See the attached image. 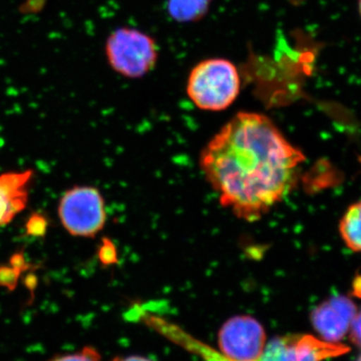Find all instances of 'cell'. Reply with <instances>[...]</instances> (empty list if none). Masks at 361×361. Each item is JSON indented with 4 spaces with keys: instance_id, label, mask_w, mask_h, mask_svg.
<instances>
[{
    "instance_id": "cell-14",
    "label": "cell",
    "mask_w": 361,
    "mask_h": 361,
    "mask_svg": "<svg viewBox=\"0 0 361 361\" xmlns=\"http://www.w3.org/2000/svg\"><path fill=\"white\" fill-rule=\"evenodd\" d=\"M357 361H361V355L360 356V358H358Z\"/></svg>"
},
{
    "instance_id": "cell-1",
    "label": "cell",
    "mask_w": 361,
    "mask_h": 361,
    "mask_svg": "<svg viewBox=\"0 0 361 361\" xmlns=\"http://www.w3.org/2000/svg\"><path fill=\"white\" fill-rule=\"evenodd\" d=\"M304 160L267 116L242 111L207 145L200 161L222 206L256 222L290 193Z\"/></svg>"
},
{
    "instance_id": "cell-10",
    "label": "cell",
    "mask_w": 361,
    "mask_h": 361,
    "mask_svg": "<svg viewBox=\"0 0 361 361\" xmlns=\"http://www.w3.org/2000/svg\"><path fill=\"white\" fill-rule=\"evenodd\" d=\"M49 361H101V358L94 348H85L80 353L58 356Z\"/></svg>"
},
{
    "instance_id": "cell-4",
    "label": "cell",
    "mask_w": 361,
    "mask_h": 361,
    "mask_svg": "<svg viewBox=\"0 0 361 361\" xmlns=\"http://www.w3.org/2000/svg\"><path fill=\"white\" fill-rule=\"evenodd\" d=\"M59 216L66 231L73 236H94L106 223L103 196L96 188H73L59 202Z\"/></svg>"
},
{
    "instance_id": "cell-11",
    "label": "cell",
    "mask_w": 361,
    "mask_h": 361,
    "mask_svg": "<svg viewBox=\"0 0 361 361\" xmlns=\"http://www.w3.org/2000/svg\"><path fill=\"white\" fill-rule=\"evenodd\" d=\"M350 339L355 345L361 348V311L356 313L350 325Z\"/></svg>"
},
{
    "instance_id": "cell-12",
    "label": "cell",
    "mask_w": 361,
    "mask_h": 361,
    "mask_svg": "<svg viewBox=\"0 0 361 361\" xmlns=\"http://www.w3.org/2000/svg\"><path fill=\"white\" fill-rule=\"evenodd\" d=\"M113 361H152L148 358L141 357V356H128V357L116 358Z\"/></svg>"
},
{
    "instance_id": "cell-5",
    "label": "cell",
    "mask_w": 361,
    "mask_h": 361,
    "mask_svg": "<svg viewBox=\"0 0 361 361\" xmlns=\"http://www.w3.org/2000/svg\"><path fill=\"white\" fill-rule=\"evenodd\" d=\"M350 348L307 334L279 336L266 344L255 361H323L345 355Z\"/></svg>"
},
{
    "instance_id": "cell-6",
    "label": "cell",
    "mask_w": 361,
    "mask_h": 361,
    "mask_svg": "<svg viewBox=\"0 0 361 361\" xmlns=\"http://www.w3.org/2000/svg\"><path fill=\"white\" fill-rule=\"evenodd\" d=\"M355 314L356 306L351 299L336 295L314 308L311 322L322 341L337 343L348 334Z\"/></svg>"
},
{
    "instance_id": "cell-9",
    "label": "cell",
    "mask_w": 361,
    "mask_h": 361,
    "mask_svg": "<svg viewBox=\"0 0 361 361\" xmlns=\"http://www.w3.org/2000/svg\"><path fill=\"white\" fill-rule=\"evenodd\" d=\"M339 231L349 249L361 252V201L349 207L341 221Z\"/></svg>"
},
{
    "instance_id": "cell-13",
    "label": "cell",
    "mask_w": 361,
    "mask_h": 361,
    "mask_svg": "<svg viewBox=\"0 0 361 361\" xmlns=\"http://www.w3.org/2000/svg\"><path fill=\"white\" fill-rule=\"evenodd\" d=\"M357 11L361 18V0H357Z\"/></svg>"
},
{
    "instance_id": "cell-7",
    "label": "cell",
    "mask_w": 361,
    "mask_h": 361,
    "mask_svg": "<svg viewBox=\"0 0 361 361\" xmlns=\"http://www.w3.org/2000/svg\"><path fill=\"white\" fill-rule=\"evenodd\" d=\"M32 176L30 171L0 175V227L25 210Z\"/></svg>"
},
{
    "instance_id": "cell-8",
    "label": "cell",
    "mask_w": 361,
    "mask_h": 361,
    "mask_svg": "<svg viewBox=\"0 0 361 361\" xmlns=\"http://www.w3.org/2000/svg\"><path fill=\"white\" fill-rule=\"evenodd\" d=\"M212 0H168V13L178 23L201 20L209 11Z\"/></svg>"
},
{
    "instance_id": "cell-2",
    "label": "cell",
    "mask_w": 361,
    "mask_h": 361,
    "mask_svg": "<svg viewBox=\"0 0 361 361\" xmlns=\"http://www.w3.org/2000/svg\"><path fill=\"white\" fill-rule=\"evenodd\" d=\"M241 78L236 66L225 59H208L194 66L188 78L187 94L203 111H220L238 97Z\"/></svg>"
},
{
    "instance_id": "cell-3",
    "label": "cell",
    "mask_w": 361,
    "mask_h": 361,
    "mask_svg": "<svg viewBox=\"0 0 361 361\" xmlns=\"http://www.w3.org/2000/svg\"><path fill=\"white\" fill-rule=\"evenodd\" d=\"M106 54L114 71L127 78H137L155 68L158 47L155 40L146 33L122 27L106 40Z\"/></svg>"
}]
</instances>
